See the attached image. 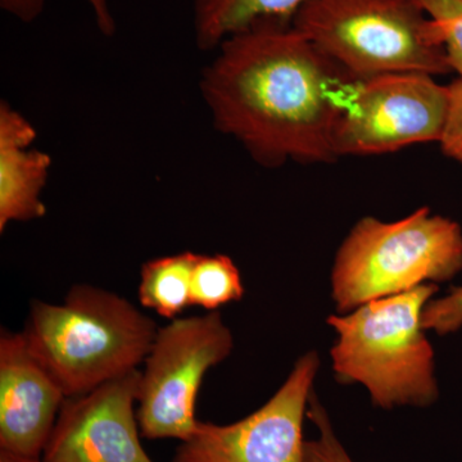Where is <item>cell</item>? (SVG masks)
I'll return each instance as SVG.
<instances>
[{
	"label": "cell",
	"mask_w": 462,
	"mask_h": 462,
	"mask_svg": "<svg viewBox=\"0 0 462 462\" xmlns=\"http://www.w3.org/2000/svg\"><path fill=\"white\" fill-rule=\"evenodd\" d=\"M425 330L448 334L462 327V288L452 289L451 293L440 300H431L422 315Z\"/></svg>",
	"instance_id": "18"
},
{
	"label": "cell",
	"mask_w": 462,
	"mask_h": 462,
	"mask_svg": "<svg viewBox=\"0 0 462 462\" xmlns=\"http://www.w3.org/2000/svg\"><path fill=\"white\" fill-rule=\"evenodd\" d=\"M217 50L199 85L218 132L264 167L338 160L334 129L356 79L281 21H258Z\"/></svg>",
	"instance_id": "1"
},
{
	"label": "cell",
	"mask_w": 462,
	"mask_h": 462,
	"mask_svg": "<svg viewBox=\"0 0 462 462\" xmlns=\"http://www.w3.org/2000/svg\"><path fill=\"white\" fill-rule=\"evenodd\" d=\"M291 26L356 80L452 71L442 30L416 0H309Z\"/></svg>",
	"instance_id": "4"
},
{
	"label": "cell",
	"mask_w": 462,
	"mask_h": 462,
	"mask_svg": "<svg viewBox=\"0 0 462 462\" xmlns=\"http://www.w3.org/2000/svg\"><path fill=\"white\" fill-rule=\"evenodd\" d=\"M197 254L187 251L143 264L138 296L143 307L173 320L190 306L191 272Z\"/></svg>",
	"instance_id": "13"
},
{
	"label": "cell",
	"mask_w": 462,
	"mask_h": 462,
	"mask_svg": "<svg viewBox=\"0 0 462 462\" xmlns=\"http://www.w3.org/2000/svg\"><path fill=\"white\" fill-rule=\"evenodd\" d=\"M309 0H194V33L200 51H214L263 20L291 23Z\"/></svg>",
	"instance_id": "12"
},
{
	"label": "cell",
	"mask_w": 462,
	"mask_h": 462,
	"mask_svg": "<svg viewBox=\"0 0 462 462\" xmlns=\"http://www.w3.org/2000/svg\"><path fill=\"white\" fill-rule=\"evenodd\" d=\"M23 333L0 334V451L42 458L66 400Z\"/></svg>",
	"instance_id": "10"
},
{
	"label": "cell",
	"mask_w": 462,
	"mask_h": 462,
	"mask_svg": "<svg viewBox=\"0 0 462 462\" xmlns=\"http://www.w3.org/2000/svg\"><path fill=\"white\" fill-rule=\"evenodd\" d=\"M233 349V331L218 311L176 318L158 328L139 383L142 437L189 439L199 427L196 402L206 373Z\"/></svg>",
	"instance_id": "6"
},
{
	"label": "cell",
	"mask_w": 462,
	"mask_h": 462,
	"mask_svg": "<svg viewBox=\"0 0 462 462\" xmlns=\"http://www.w3.org/2000/svg\"><path fill=\"white\" fill-rule=\"evenodd\" d=\"M434 282L328 316L336 333L331 370L340 384H360L382 410L425 409L439 398L434 351L422 327Z\"/></svg>",
	"instance_id": "3"
},
{
	"label": "cell",
	"mask_w": 462,
	"mask_h": 462,
	"mask_svg": "<svg viewBox=\"0 0 462 462\" xmlns=\"http://www.w3.org/2000/svg\"><path fill=\"white\" fill-rule=\"evenodd\" d=\"M320 357L300 356L263 406L231 424L199 421L171 462H305L303 424Z\"/></svg>",
	"instance_id": "8"
},
{
	"label": "cell",
	"mask_w": 462,
	"mask_h": 462,
	"mask_svg": "<svg viewBox=\"0 0 462 462\" xmlns=\"http://www.w3.org/2000/svg\"><path fill=\"white\" fill-rule=\"evenodd\" d=\"M245 284L238 266L226 254H197L191 272L190 306L216 311L245 297Z\"/></svg>",
	"instance_id": "14"
},
{
	"label": "cell",
	"mask_w": 462,
	"mask_h": 462,
	"mask_svg": "<svg viewBox=\"0 0 462 462\" xmlns=\"http://www.w3.org/2000/svg\"><path fill=\"white\" fill-rule=\"evenodd\" d=\"M157 330L156 322L126 298L75 285L60 305L33 300L21 333L69 398L139 369Z\"/></svg>",
	"instance_id": "2"
},
{
	"label": "cell",
	"mask_w": 462,
	"mask_h": 462,
	"mask_svg": "<svg viewBox=\"0 0 462 462\" xmlns=\"http://www.w3.org/2000/svg\"><path fill=\"white\" fill-rule=\"evenodd\" d=\"M47 0H0L3 11L18 18L23 23H32L41 16ZM96 18L97 27L105 36L115 35L116 21L108 0H87Z\"/></svg>",
	"instance_id": "17"
},
{
	"label": "cell",
	"mask_w": 462,
	"mask_h": 462,
	"mask_svg": "<svg viewBox=\"0 0 462 462\" xmlns=\"http://www.w3.org/2000/svg\"><path fill=\"white\" fill-rule=\"evenodd\" d=\"M449 111V88L425 74H388L357 80L333 135L337 158L391 153L438 142Z\"/></svg>",
	"instance_id": "7"
},
{
	"label": "cell",
	"mask_w": 462,
	"mask_h": 462,
	"mask_svg": "<svg viewBox=\"0 0 462 462\" xmlns=\"http://www.w3.org/2000/svg\"><path fill=\"white\" fill-rule=\"evenodd\" d=\"M139 369L81 396L66 398L42 462H154L141 442L136 418Z\"/></svg>",
	"instance_id": "9"
},
{
	"label": "cell",
	"mask_w": 462,
	"mask_h": 462,
	"mask_svg": "<svg viewBox=\"0 0 462 462\" xmlns=\"http://www.w3.org/2000/svg\"><path fill=\"white\" fill-rule=\"evenodd\" d=\"M449 88V111L439 144L443 153L462 167V79Z\"/></svg>",
	"instance_id": "19"
},
{
	"label": "cell",
	"mask_w": 462,
	"mask_h": 462,
	"mask_svg": "<svg viewBox=\"0 0 462 462\" xmlns=\"http://www.w3.org/2000/svg\"><path fill=\"white\" fill-rule=\"evenodd\" d=\"M443 33L452 71L462 79V0H416Z\"/></svg>",
	"instance_id": "16"
},
{
	"label": "cell",
	"mask_w": 462,
	"mask_h": 462,
	"mask_svg": "<svg viewBox=\"0 0 462 462\" xmlns=\"http://www.w3.org/2000/svg\"><path fill=\"white\" fill-rule=\"evenodd\" d=\"M0 462H42V458L25 457L11 454V452L0 451Z\"/></svg>",
	"instance_id": "20"
},
{
	"label": "cell",
	"mask_w": 462,
	"mask_h": 462,
	"mask_svg": "<svg viewBox=\"0 0 462 462\" xmlns=\"http://www.w3.org/2000/svg\"><path fill=\"white\" fill-rule=\"evenodd\" d=\"M36 130L8 103L0 105V231L44 217L42 193L50 176V154L32 148Z\"/></svg>",
	"instance_id": "11"
},
{
	"label": "cell",
	"mask_w": 462,
	"mask_h": 462,
	"mask_svg": "<svg viewBox=\"0 0 462 462\" xmlns=\"http://www.w3.org/2000/svg\"><path fill=\"white\" fill-rule=\"evenodd\" d=\"M307 419L314 422L319 434L315 439L305 442V462H355L337 436L329 413L315 392H312L310 398Z\"/></svg>",
	"instance_id": "15"
},
{
	"label": "cell",
	"mask_w": 462,
	"mask_h": 462,
	"mask_svg": "<svg viewBox=\"0 0 462 462\" xmlns=\"http://www.w3.org/2000/svg\"><path fill=\"white\" fill-rule=\"evenodd\" d=\"M462 272V229L451 218L421 207L384 223L361 218L343 240L331 269L337 314L396 296L430 282H445Z\"/></svg>",
	"instance_id": "5"
}]
</instances>
